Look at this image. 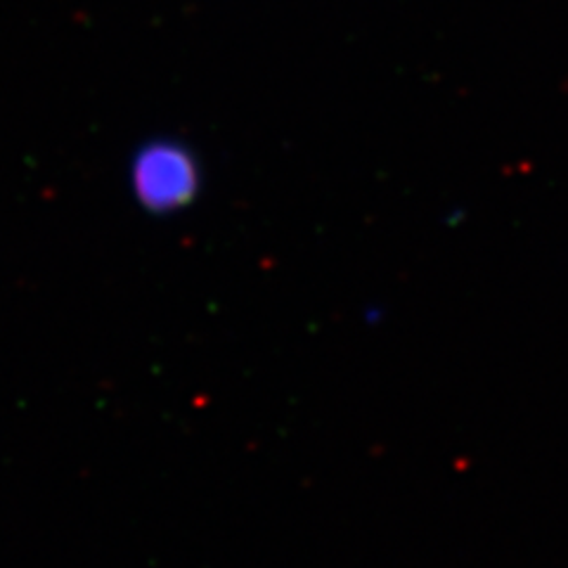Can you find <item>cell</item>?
Here are the masks:
<instances>
[{"instance_id": "cell-1", "label": "cell", "mask_w": 568, "mask_h": 568, "mask_svg": "<svg viewBox=\"0 0 568 568\" xmlns=\"http://www.w3.org/2000/svg\"><path fill=\"white\" fill-rule=\"evenodd\" d=\"M200 187L197 164L173 142H154L133 162V190L150 211H175L192 202Z\"/></svg>"}]
</instances>
